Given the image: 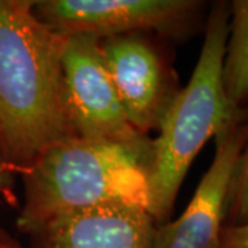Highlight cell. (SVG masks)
<instances>
[{
  "label": "cell",
  "mask_w": 248,
  "mask_h": 248,
  "mask_svg": "<svg viewBox=\"0 0 248 248\" xmlns=\"http://www.w3.org/2000/svg\"><path fill=\"white\" fill-rule=\"evenodd\" d=\"M0 248H21L17 240L13 239L7 232L0 228Z\"/></svg>",
  "instance_id": "12"
},
{
  "label": "cell",
  "mask_w": 248,
  "mask_h": 248,
  "mask_svg": "<svg viewBox=\"0 0 248 248\" xmlns=\"http://www.w3.org/2000/svg\"><path fill=\"white\" fill-rule=\"evenodd\" d=\"M101 48L130 124L145 135L157 128L178 93L161 57L135 35L102 39Z\"/></svg>",
  "instance_id": "7"
},
{
  "label": "cell",
  "mask_w": 248,
  "mask_h": 248,
  "mask_svg": "<svg viewBox=\"0 0 248 248\" xmlns=\"http://www.w3.org/2000/svg\"><path fill=\"white\" fill-rule=\"evenodd\" d=\"M218 248H248V223L223 226Z\"/></svg>",
  "instance_id": "11"
},
{
  "label": "cell",
  "mask_w": 248,
  "mask_h": 248,
  "mask_svg": "<svg viewBox=\"0 0 248 248\" xmlns=\"http://www.w3.org/2000/svg\"><path fill=\"white\" fill-rule=\"evenodd\" d=\"M66 105L76 137L151 149L152 141L130 124L108 72L101 39L66 36L62 50Z\"/></svg>",
  "instance_id": "4"
},
{
  "label": "cell",
  "mask_w": 248,
  "mask_h": 248,
  "mask_svg": "<svg viewBox=\"0 0 248 248\" xmlns=\"http://www.w3.org/2000/svg\"><path fill=\"white\" fill-rule=\"evenodd\" d=\"M203 6L193 0H45L35 1V13L60 35L102 40L138 31L184 35L195 31Z\"/></svg>",
  "instance_id": "5"
},
{
  "label": "cell",
  "mask_w": 248,
  "mask_h": 248,
  "mask_svg": "<svg viewBox=\"0 0 248 248\" xmlns=\"http://www.w3.org/2000/svg\"><path fill=\"white\" fill-rule=\"evenodd\" d=\"M155 219L133 204H102L61 215L32 233L39 248H151Z\"/></svg>",
  "instance_id": "8"
},
{
  "label": "cell",
  "mask_w": 248,
  "mask_h": 248,
  "mask_svg": "<svg viewBox=\"0 0 248 248\" xmlns=\"http://www.w3.org/2000/svg\"><path fill=\"white\" fill-rule=\"evenodd\" d=\"M248 141V119L234 120L215 137L213 163L175 221L155 228L151 248H218L228 197Z\"/></svg>",
  "instance_id": "6"
},
{
  "label": "cell",
  "mask_w": 248,
  "mask_h": 248,
  "mask_svg": "<svg viewBox=\"0 0 248 248\" xmlns=\"http://www.w3.org/2000/svg\"><path fill=\"white\" fill-rule=\"evenodd\" d=\"M222 87L234 115H248V0L231 3Z\"/></svg>",
  "instance_id": "9"
},
{
  "label": "cell",
  "mask_w": 248,
  "mask_h": 248,
  "mask_svg": "<svg viewBox=\"0 0 248 248\" xmlns=\"http://www.w3.org/2000/svg\"><path fill=\"white\" fill-rule=\"evenodd\" d=\"M246 223H248V141L233 177L223 226H240Z\"/></svg>",
  "instance_id": "10"
},
{
  "label": "cell",
  "mask_w": 248,
  "mask_h": 248,
  "mask_svg": "<svg viewBox=\"0 0 248 248\" xmlns=\"http://www.w3.org/2000/svg\"><path fill=\"white\" fill-rule=\"evenodd\" d=\"M229 16L228 3L211 7L195 71L171 99L157 125L159 135L152 141L149 214L155 221H164L171 214L187 170L208 140L232 122L248 119L232 112L222 87Z\"/></svg>",
  "instance_id": "3"
},
{
  "label": "cell",
  "mask_w": 248,
  "mask_h": 248,
  "mask_svg": "<svg viewBox=\"0 0 248 248\" xmlns=\"http://www.w3.org/2000/svg\"><path fill=\"white\" fill-rule=\"evenodd\" d=\"M152 148L71 138L43 152L24 171L19 229L35 233L65 214L123 203L149 211Z\"/></svg>",
  "instance_id": "2"
},
{
  "label": "cell",
  "mask_w": 248,
  "mask_h": 248,
  "mask_svg": "<svg viewBox=\"0 0 248 248\" xmlns=\"http://www.w3.org/2000/svg\"><path fill=\"white\" fill-rule=\"evenodd\" d=\"M66 36L46 25L35 1L0 0V157L27 171L55 143L76 138L66 105Z\"/></svg>",
  "instance_id": "1"
}]
</instances>
